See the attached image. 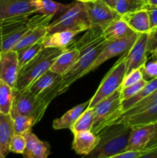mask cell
Masks as SVG:
<instances>
[{"label": "cell", "mask_w": 157, "mask_h": 158, "mask_svg": "<svg viewBox=\"0 0 157 158\" xmlns=\"http://www.w3.org/2000/svg\"><path fill=\"white\" fill-rule=\"evenodd\" d=\"M147 40L148 34H139L136 41L129 52H126V74L134 69H140L147 62Z\"/></svg>", "instance_id": "obj_12"}, {"label": "cell", "mask_w": 157, "mask_h": 158, "mask_svg": "<svg viewBox=\"0 0 157 158\" xmlns=\"http://www.w3.org/2000/svg\"><path fill=\"white\" fill-rule=\"evenodd\" d=\"M144 151H124L108 158H137Z\"/></svg>", "instance_id": "obj_41"}, {"label": "cell", "mask_w": 157, "mask_h": 158, "mask_svg": "<svg viewBox=\"0 0 157 158\" xmlns=\"http://www.w3.org/2000/svg\"><path fill=\"white\" fill-rule=\"evenodd\" d=\"M119 121L126 122L132 127L143 126V125L153 124L157 122V103L149 106L145 110L122 119Z\"/></svg>", "instance_id": "obj_24"}, {"label": "cell", "mask_w": 157, "mask_h": 158, "mask_svg": "<svg viewBox=\"0 0 157 158\" xmlns=\"http://www.w3.org/2000/svg\"><path fill=\"white\" fill-rule=\"evenodd\" d=\"M126 74V53L122 56L106 73L96 92L89 100V108H92L101 100L119 89Z\"/></svg>", "instance_id": "obj_7"}, {"label": "cell", "mask_w": 157, "mask_h": 158, "mask_svg": "<svg viewBox=\"0 0 157 158\" xmlns=\"http://www.w3.org/2000/svg\"><path fill=\"white\" fill-rule=\"evenodd\" d=\"M154 124L132 127L126 151H143L153 133Z\"/></svg>", "instance_id": "obj_14"}, {"label": "cell", "mask_w": 157, "mask_h": 158, "mask_svg": "<svg viewBox=\"0 0 157 158\" xmlns=\"http://www.w3.org/2000/svg\"><path fill=\"white\" fill-rule=\"evenodd\" d=\"M64 49L43 48L35 58L20 69L15 89L18 90L27 89L37 78L50 69L55 59Z\"/></svg>", "instance_id": "obj_4"}, {"label": "cell", "mask_w": 157, "mask_h": 158, "mask_svg": "<svg viewBox=\"0 0 157 158\" xmlns=\"http://www.w3.org/2000/svg\"><path fill=\"white\" fill-rule=\"evenodd\" d=\"M153 124H154L153 133H152L150 140H149V142H148V143L146 144V146L145 147L143 151H149V150L152 149V148H157V122L156 123H153Z\"/></svg>", "instance_id": "obj_40"}, {"label": "cell", "mask_w": 157, "mask_h": 158, "mask_svg": "<svg viewBox=\"0 0 157 158\" xmlns=\"http://www.w3.org/2000/svg\"><path fill=\"white\" fill-rule=\"evenodd\" d=\"M157 48V28L153 31L148 34L147 46H146V52L147 55L152 54V52Z\"/></svg>", "instance_id": "obj_39"}, {"label": "cell", "mask_w": 157, "mask_h": 158, "mask_svg": "<svg viewBox=\"0 0 157 158\" xmlns=\"http://www.w3.org/2000/svg\"><path fill=\"white\" fill-rule=\"evenodd\" d=\"M76 1L83 2H94L96 1V0H76Z\"/></svg>", "instance_id": "obj_46"}, {"label": "cell", "mask_w": 157, "mask_h": 158, "mask_svg": "<svg viewBox=\"0 0 157 158\" xmlns=\"http://www.w3.org/2000/svg\"><path fill=\"white\" fill-rule=\"evenodd\" d=\"M102 29L103 36L107 41L125 38L135 33L122 18L111 22L106 26L102 27Z\"/></svg>", "instance_id": "obj_19"}, {"label": "cell", "mask_w": 157, "mask_h": 158, "mask_svg": "<svg viewBox=\"0 0 157 158\" xmlns=\"http://www.w3.org/2000/svg\"><path fill=\"white\" fill-rule=\"evenodd\" d=\"M92 27H103L111 22L121 18L114 9L102 0L85 2Z\"/></svg>", "instance_id": "obj_11"}, {"label": "cell", "mask_w": 157, "mask_h": 158, "mask_svg": "<svg viewBox=\"0 0 157 158\" xmlns=\"http://www.w3.org/2000/svg\"><path fill=\"white\" fill-rule=\"evenodd\" d=\"M143 72V77L146 81L157 78V60L147 63L141 68Z\"/></svg>", "instance_id": "obj_36"}, {"label": "cell", "mask_w": 157, "mask_h": 158, "mask_svg": "<svg viewBox=\"0 0 157 158\" xmlns=\"http://www.w3.org/2000/svg\"><path fill=\"white\" fill-rule=\"evenodd\" d=\"M89 104V100L85 102V103L78 104L74 106L71 110L63 114L60 118H57L54 120L52 123V127L55 130H64L69 129L72 127L77 119L80 115L83 114V111L88 107Z\"/></svg>", "instance_id": "obj_22"}, {"label": "cell", "mask_w": 157, "mask_h": 158, "mask_svg": "<svg viewBox=\"0 0 157 158\" xmlns=\"http://www.w3.org/2000/svg\"><path fill=\"white\" fill-rule=\"evenodd\" d=\"M14 134L13 122L10 114H0V158H6Z\"/></svg>", "instance_id": "obj_18"}, {"label": "cell", "mask_w": 157, "mask_h": 158, "mask_svg": "<svg viewBox=\"0 0 157 158\" xmlns=\"http://www.w3.org/2000/svg\"><path fill=\"white\" fill-rule=\"evenodd\" d=\"M72 149L79 155H87L96 147L99 141L98 135L92 131H82L74 134Z\"/></svg>", "instance_id": "obj_15"}, {"label": "cell", "mask_w": 157, "mask_h": 158, "mask_svg": "<svg viewBox=\"0 0 157 158\" xmlns=\"http://www.w3.org/2000/svg\"><path fill=\"white\" fill-rule=\"evenodd\" d=\"M50 153V146L48 142L39 141L29 151L23 154L24 158H48Z\"/></svg>", "instance_id": "obj_33"}, {"label": "cell", "mask_w": 157, "mask_h": 158, "mask_svg": "<svg viewBox=\"0 0 157 158\" xmlns=\"http://www.w3.org/2000/svg\"><path fill=\"white\" fill-rule=\"evenodd\" d=\"M148 81H146L144 79H142L138 83H135L131 86H126L125 88H121V99L122 100H126V99L132 97V96L135 95L137 93L139 92L147 83Z\"/></svg>", "instance_id": "obj_35"}, {"label": "cell", "mask_w": 157, "mask_h": 158, "mask_svg": "<svg viewBox=\"0 0 157 158\" xmlns=\"http://www.w3.org/2000/svg\"><path fill=\"white\" fill-rule=\"evenodd\" d=\"M142 79H143V77L141 68L140 69H134V70L131 71L129 73L126 74L124 80H123V83H122L121 88H125L126 86L135 84V83L140 81Z\"/></svg>", "instance_id": "obj_37"}, {"label": "cell", "mask_w": 157, "mask_h": 158, "mask_svg": "<svg viewBox=\"0 0 157 158\" xmlns=\"http://www.w3.org/2000/svg\"><path fill=\"white\" fill-rule=\"evenodd\" d=\"M157 103V89H155L154 92H152V94H149V96H147L146 97H145L143 100H142L141 101H139V103H137L136 104L134 105L132 108H130L129 110H128L127 111H126L125 113H123L121 116H120L118 120H115L114 123L115 122H118L119 120H122V119H124L126 117H129V116L134 115V114H137V113H139L141 111L145 110L147 108H149V106H152V105Z\"/></svg>", "instance_id": "obj_30"}, {"label": "cell", "mask_w": 157, "mask_h": 158, "mask_svg": "<svg viewBox=\"0 0 157 158\" xmlns=\"http://www.w3.org/2000/svg\"><path fill=\"white\" fill-rule=\"evenodd\" d=\"M138 36L139 33L135 32L132 35L125 37V38L107 41L94 63L85 72V75L95 70L107 60L118 56H123L129 52V49L132 48L135 42L136 41Z\"/></svg>", "instance_id": "obj_9"}, {"label": "cell", "mask_w": 157, "mask_h": 158, "mask_svg": "<svg viewBox=\"0 0 157 158\" xmlns=\"http://www.w3.org/2000/svg\"><path fill=\"white\" fill-rule=\"evenodd\" d=\"M45 38V37H44ZM44 38L41 39L34 44L31 45L29 47L22 49L18 52V66H19V70L22 68L24 67L27 63H29L32 59L35 58L38 52L44 48L43 46V41Z\"/></svg>", "instance_id": "obj_29"}, {"label": "cell", "mask_w": 157, "mask_h": 158, "mask_svg": "<svg viewBox=\"0 0 157 158\" xmlns=\"http://www.w3.org/2000/svg\"><path fill=\"white\" fill-rule=\"evenodd\" d=\"M80 57V51L75 48L67 47L57 56L50 70L58 75L64 74Z\"/></svg>", "instance_id": "obj_17"}, {"label": "cell", "mask_w": 157, "mask_h": 158, "mask_svg": "<svg viewBox=\"0 0 157 158\" xmlns=\"http://www.w3.org/2000/svg\"><path fill=\"white\" fill-rule=\"evenodd\" d=\"M92 27L85 2L76 1L73 6L47 26V33L61 31L81 32Z\"/></svg>", "instance_id": "obj_5"}, {"label": "cell", "mask_w": 157, "mask_h": 158, "mask_svg": "<svg viewBox=\"0 0 157 158\" xmlns=\"http://www.w3.org/2000/svg\"><path fill=\"white\" fill-rule=\"evenodd\" d=\"M49 105L44 98L37 97L29 89L18 90L13 88V102L10 116L12 117L17 115L28 116L38 123L42 119Z\"/></svg>", "instance_id": "obj_6"}, {"label": "cell", "mask_w": 157, "mask_h": 158, "mask_svg": "<svg viewBox=\"0 0 157 158\" xmlns=\"http://www.w3.org/2000/svg\"><path fill=\"white\" fill-rule=\"evenodd\" d=\"M13 102V88L0 80V114H10Z\"/></svg>", "instance_id": "obj_28"}, {"label": "cell", "mask_w": 157, "mask_h": 158, "mask_svg": "<svg viewBox=\"0 0 157 158\" xmlns=\"http://www.w3.org/2000/svg\"><path fill=\"white\" fill-rule=\"evenodd\" d=\"M49 24V23H40L30 28L14 46L12 50L18 52L22 49L29 47L31 45L35 43L41 39L44 38L47 35L46 26Z\"/></svg>", "instance_id": "obj_21"}, {"label": "cell", "mask_w": 157, "mask_h": 158, "mask_svg": "<svg viewBox=\"0 0 157 158\" xmlns=\"http://www.w3.org/2000/svg\"><path fill=\"white\" fill-rule=\"evenodd\" d=\"M36 2L38 5V10L36 14L50 15L52 17L57 15H61L68 9H70L74 4V3L62 4L53 0H36Z\"/></svg>", "instance_id": "obj_26"}, {"label": "cell", "mask_w": 157, "mask_h": 158, "mask_svg": "<svg viewBox=\"0 0 157 158\" xmlns=\"http://www.w3.org/2000/svg\"><path fill=\"white\" fill-rule=\"evenodd\" d=\"M1 28H2V20H0V37H1Z\"/></svg>", "instance_id": "obj_48"}, {"label": "cell", "mask_w": 157, "mask_h": 158, "mask_svg": "<svg viewBox=\"0 0 157 158\" xmlns=\"http://www.w3.org/2000/svg\"><path fill=\"white\" fill-rule=\"evenodd\" d=\"M146 5H150V6H157V0H145Z\"/></svg>", "instance_id": "obj_44"}, {"label": "cell", "mask_w": 157, "mask_h": 158, "mask_svg": "<svg viewBox=\"0 0 157 158\" xmlns=\"http://www.w3.org/2000/svg\"><path fill=\"white\" fill-rule=\"evenodd\" d=\"M78 31H61L52 33H47L43 41L44 48H55L66 49L71 43L77 34Z\"/></svg>", "instance_id": "obj_20"}, {"label": "cell", "mask_w": 157, "mask_h": 158, "mask_svg": "<svg viewBox=\"0 0 157 158\" xmlns=\"http://www.w3.org/2000/svg\"><path fill=\"white\" fill-rule=\"evenodd\" d=\"M106 43L107 40L103 36L86 49H80L79 59L64 74L60 76L42 98L50 103L55 97L66 93L77 80L84 77L85 72L94 63Z\"/></svg>", "instance_id": "obj_1"}, {"label": "cell", "mask_w": 157, "mask_h": 158, "mask_svg": "<svg viewBox=\"0 0 157 158\" xmlns=\"http://www.w3.org/2000/svg\"><path fill=\"white\" fill-rule=\"evenodd\" d=\"M2 55V49H1V46H0V61H1Z\"/></svg>", "instance_id": "obj_47"}, {"label": "cell", "mask_w": 157, "mask_h": 158, "mask_svg": "<svg viewBox=\"0 0 157 158\" xmlns=\"http://www.w3.org/2000/svg\"><path fill=\"white\" fill-rule=\"evenodd\" d=\"M19 73L18 53L14 50L3 52L0 61V80L15 88Z\"/></svg>", "instance_id": "obj_13"}, {"label": "cell", "mask_w": 157, "mask_h": 158, "mask_svg": "<svg viewBox=\"0 0 157 158\" xmlns=\"http://www.w3.org/2000/svg\"><path fill=\"white\" fill-rule=\"evenodd\" d=\"M148 12L150 23V32L157 28V6L146 5L145 9Z\"/></svg>", "instance_id": "obj_38"}, {"label": "cell", "mask_w": 157, "mask_h": 158, "mask_svg": "<svg viewBox=\"0 0 157 158\" xmlns=\"http://www.w3.org/2000/svg\"><path fill=\"white\" fill-rule=\"evenodd\" d=\"M156 89L157 78L152 79V80L148 81L147 83L146 84V86H145L139 92L137 93L135 95L132 96V97H129V98L126 99V100H122L121 108H120L118 114H117L116 117H115V120H118L120 117V116H121L123 113H125L126 111H127L128 110L132 108L134 105L136 104V103H139V101H141V100H143L145 97H146L147 96H149V94H152V92H154Z\"/></svg>", "instance_id": "obj_23"}, {"label": "cell", "mask_w": 157, "mask_h": 158, "mask_svg": "<svg viewBox=\"0 0 157 158\" xmlns=\"http://www.w3.org/2000/svg\"><path fill=\"white\" fill-rule=\"evenodd\" d=\"M132 127L124 121L112 123L97 135L99 141L87 155L81 158H108L126 151Z\"/></svg>", "instance_id": "obj_2"}, {"label": "cell", "mask_w": 157, "mask_h": 158, "mask_svg": "<svg viewBox=\"0 0 157 158\" xmlns=\"http://www.w3.org/2000/svg\"><path fill=\"white\" fill-rule=\"evenodd\" d=\"M121 87L115 92L97 103L94 107V124L92 131L98 134L103 128L112 124L115 120L121 108Z\"/></svg>", "instance_id": "obj_8"}, {"label": "cell", "mask_w": 157, "mask_h": 158, "mask_svg": "<svg viewBox=\"0 0 157 158\" xmlns=\"http://www.w3.org/2000/svg\"><path fill=\"white\" fill-rule=\"evenodd\" d=\"M26 138L22 134H14L9 144V151L14 154H22L26 148Z\"/></svg>", "instance_id": "obj_34"}, {"label": "cell", "mask_w": 157, "mask_h": 158, "mask_svg": "<svg viewBox=\"0 0 157 158\" xmlns=\"http://www.w3.org/2000/svg\"><path fill=\"white\" fill-rule=\"evenodd\" d=\"M59 77L60 75L49 69L37 78L28 89L37 97H42Z\"/></svg>", "instance_id": "obj_25"}, {"label": "cell", "mask_w": 157, "mask_h": 158, "mask_svg": "<svg viewBox=\"0 0 157 158\" xmlns=\"http://www.w3.org/2000/svg\"><path fill=\"white\" fill-rule=\"evenodd\" d=\"M137 158H157V148L144 151Z\"/></svg>", "instance_id": "obj_42"}, {"label": "cell", "mask_w": 157, "mask_h": 158, "mask_svg": "<svg viewBox=\"0 0 157 158\" xmlns=\"http://www.w3.org/2000/svg\"><path fill=\"white\" fill-rule=\"evenodd\" d=\"M121 18L136 33H150L149 17L146 9L129 12L122 15Z\"/></svg>", "instance_id": "obj_16"}, {"label": "cell", "mask_w": 157, "mask_h": 158, "mask_svg": "<svg viewBox=\"0 0 157 158\" xmlns=\"http://www.w3.org/2000/svg\"><path fill=\"white\" fill-rule=\"evenodd\" d=\"M103 2H104L106 5H108L109 6H110L111 8L115 9V4H116L117 1L118 0H102Z\"/></svg>", "instance_id": "obj_43"}, {"label": "cell", "mask_w": 157, "mask_h": 158, "mask_svg": "<svg viewBox=\"0 0 157 158\" xmlns=\"http://www.w3.org/2000/svg\"><path fill=\"white\" fill-rule=\"evenodd\" d=\"M146 6L145 0H118L115 4V10L122 16L129 12L144 9Z\"/></svg>", "instance_id": "obj_31"}, {"label": "cell", "mask_w": 157, "mask_h": 158, "mask_svg": "<svg viewBox=\"0 0 157 158\" xmlns=\"http://www.w3.org/2000/svg\"><path fill=\"white\" fill-rule=\"evenodd\" d=\"M13 122L14 134H24L32 131V127L36 124V121L32 117L24 115H17L12 117Z\"/></svg>", "instance_id": "obj_32"}, {"label": "cell", "mask_w": 157, "mask_h": 158, "mask_svg": "<svg viewBox=\"0 0 157 158\" xmlns=\"http://www.w3.org/2000/svg\"><path fill=\"white\" fill-rule=\"evenodd\" d=\"M151 55H152V57H154V58H155L157 60V48L153 51V52H152V54H151Z\"/></svg>", "instance_id": "obj_45"}, {"label": "cell", "mask_w": 157, "mask_h": 158, "mask_svg": "<svg viewBox=\"0 0 157 158\" xmlns=\"http://www.w3.org/2000/svg\"><path fill=\"white\" fill-rule=\"evenodd\" d=\"M37 10L36 0H0V20L31 16Z\"/></svg>", "instance_id": "obj_10"}, {"label": "cell", "mask_w": 157, "mask_h": 158, "mask_svg": "<svg viewBox=\"0 0 157 158\" xmlns=\"http://www.w3.org/2000/svg\"><path fill=\"white\" fill-rule=\"evenodd\" d=\"M52 18L50 15L37 14L33 16L2 20L0 46L2 53L12 50L16 43L32 26L40 23H50Z\"/></svg>", "instance_id": "obj_3"}, {"label": "cell", "mask_w": 157, "mask_h": 158, "mask_svg": "<svg viewBox=\"0 0 157 158\" xmlns=\"http://www.w3.org/2000/svg\"><path fill=\"white\" fill-rule=\"evenodd\" d=\"M94 124V111L92 108L87 107L74 123L70 131L72 134L82 131H92Z\"/></svg>", "instance_id": "obj_27"}]
</instances>
